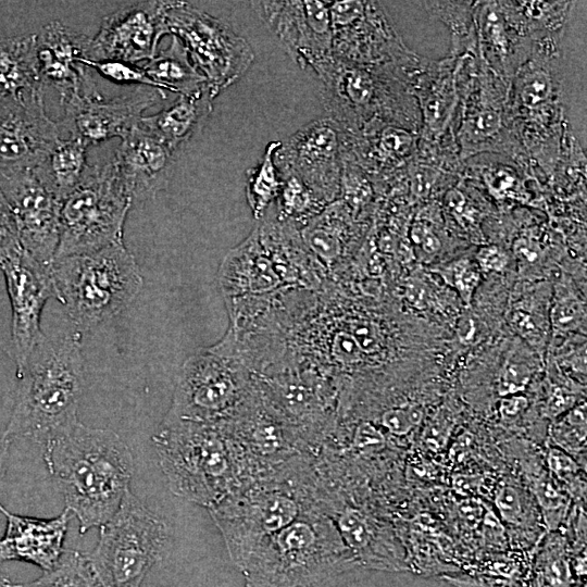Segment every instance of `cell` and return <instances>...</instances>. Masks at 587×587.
Segmentation results:
<instances>
[{"label": "cell", "mask_w": 587, "mask_h": 587, "mask_svg": "<svg viewBox=\"0 0 587 587\" xmlns=\"http://www.w3.org/2000/svg\"><path fill=\"white\" fill-rule=\"evenodd\" d=\"M43 460L75 515L79 533L107 523L118 509L134 475L128 446L113 430L80 422L42 445Z\"/></svg>", "instance_id": "cell-1"}, {"label": "cell", "mask_w": 587, "mask_h": 587, "mask_svg": "<svg viewBox=\"0 0 587 587\" xmlns=\"http://www.w3.org/2000/svg\"><path fill=\"white\" fill-rule=\"evenodd\" d=\"M83 335L43 333L24 365L14 407L0 442L27 438L41 446L78 423V407L84 391L85 364Z\"/></svg>", "instance_id": "cell-2"}, {"label": "cell", "mask_w": 587, "mask_h": 587, "mask_svg": "<svg viewBox=\"0 0 587 587\" xmlns=\"http://www.w3.org/2000/svg\"><path fill=\"white\" fill-rule=\"evenodd\" d=\"M317 489L315 457L298 455L208 509L234 564L239 569L261 542L315 505Z\"/></svg>", "instance_id": "cell-3"}, {"label": "cell", "mask_w": 587, "mask_h": 587, "mask_svg": "<svg viewBox=\"0 0 587 587\" xmlns=\"http://www.w3.org/2000/svg\"><path fill=\"white\" fill-rule=\"evenodd\" d=\"M152 441L170 490L207 509L259 476L223 422L163 417Z\"/></svg>", "instance_id": "cell-4"}, {"label": "cell", "mask_w": 587, "mask_h": 587, "mask_svg": "<svg viewBox=\"0 0 587 587\" xmlns=\"http://www.w3.org/2000/svg\"><path fill=\"white\" fill-rule=\"evenodd\" d=\"M357 562L320 501L265 539L239 567L245 587H319Z\"/></svg>", "instance_id": "cell-5"}, {"label": "cell", "mask_w": 587, "mask_h": 587, "mask_svg": "<svg viewBox=\"0 0 587 587\" xmlns=\"http://www.w3.org/2000/svg\"><path fill=\"white\" fill-rule=\"evenodd\" d=\"M51 273L55 298L82 335L120 315L143 287L140 267L124 243L55 259Z\"/></svg>", "instance_id": "cell-6"}, {"label": "cell", "mask_w": 587, "mask_h": 587, "mask_svg": "<svg viewBox=\"0 0 587 587\" xmlns=\"http://www.w3.org/2000/svg\"><path fill=\"white\" fill-rule=\"evenodd\" d=\"M133 202L113 157L89 164L79 184L61 202L54 260L124 243L125 221Z\"/></svg>", "instance_id": "cell-7"}, {"label": "cell", "mask_w": 587, "mask_h": 587, "mask_svg": "<svg viewBox=\"0 0 587 587\" xmlns=\"http://www.w3.org/2000/svg\"><path fill=\"white\" fill-rule=\"evenodd\" d=\"M87 554L103 587H140L168 542L166 523L128 489Z\"/></svg>", "instance_id": "cell-8"}, {"label": "cell", "mask_w": 587, "mask_h": 587, "mask_svg": "<svg viewBox=\"0 0 587 587\" xmlns=\"http://www.w3.org/2000/svg\"><path fill=\"white\" fill-rule=\"evenodd\" d=\"M254 388L252 372L213 347L185 360L176 378L168 420L222 422L233 416Z\"/></svg>", "instance_id": "cell-9"}, {"label": "cell", "mask_w": 587, "mask_h": 587, "mask_svg": "<svg viewBox=\"0 0 587 587\" xmlns=\"http://www.w3.org/2000/svg\"><path fill=\"white\" fill-rule=\"evenodd\" d=\"M166 23L214 97L239 79L254 60L249 42L229 24L188 2L171 1Z\"/></svg>", "instance_id": "cell-10"}, {"label": "cell", "mask_w": 587, "mask_h": 587, "mask_svg": "<svg viewBox=\"0 0 587 587\" xmlns=\"http://www.w3.org/2000/svg\"><path fill=\"white\" fill-rule=\"evenodd\" d=\"M346 132L333 118H315L282 141L275 152L280 174H294L326 204L340 195Z\"/></svg>", "instance_id": "cell-11"}, {"label": "cell", "mask_w": 587, "mask_h": 587, "mask_svg": "<svg viewBox=\"0 0 587 587\" xmlns=\"http://www.w3.org/2000/svg\"><path fill=\"white\" fill-rule=\"evenodd\" d=\"M0 189L14 215L23 250L51 267L59 245L61 202L36 167L0 173Z\"/></svg>", "instance_id": "cell-12"}, {"label": "cell", "mask_w": 587, "mask_h": 587, "mask_svg": "<svg viewBox=\"0 0 587 587\" xmlns=\"http://www.w3.org/2000/svg\"><path fill=\"white\" fill-rule=\"evenodd\" d=\"M171 1H138L102 18L89 38L85 59L114 60L130 64L157 54L161 38L170 35L166 10Z\"/></svg>", "instance_id": "cell-13"}, {"label": "cell", "mask_w": 587, "mask_h": 587, "mask_svg": "<svg viewBox=\"0 0 587 587\" xmlns=\"http://www.w3.org/2000/svg\"><path fill=\"white\" fill-rule=\"evenodd\" d=\"M165 98L164 91L145 86L109 99L98 90L73 95L61 102L64 116L59 122L62 129L89 147L116 137L123 139L139 124L147 109Z\"/></svg>", "instance_id": "cell-14"}, {"label": "cell", "mask_w": 587, "mask_h": 587, "mask_svg": "<svg viewBox=\"0 0 587 587\" xmlns=\"http://www.w3.org/2000/svg\"><path fill=\"white\" fill-rule=\"evenodd\" d=\"M251 7L303 70L332 54V22L328 1H252Z\"/></svg>", "instance_id": "cell-15"}, {"label": "cell", "mask_w": 587, "mask_h": 587, "mask_svg": "<svg viewBox=\"0 0 587 587\" xmlns=\"http://www.w3.org/2000/svg\"><path fill=\"white\" fill-rule=\"evenodd\" d=\"M10 299L11 354L18 371L39 341L41 313L48 299L55 298L51 267L24 250L0 266Z\"/></svg>", "instance_id": "cell-16"}, {"label": "cell", "mask_w": 587, "mask_h": 587, "mask_svg": "<svg viewBox=\"0 0 587 587\" xmlns=\"http://www.w3.org/2000/svg\"><path fill=\"white\" fill-rule=\"evenodd\" d=\"M60 122L46 113L43 97L0 105V173L41 164L61 138Z\"/></svg>", "instance_id": "cell-17"}, {"label": "cell", "mask_w": 587, "mask_h": 587, "mask_svg": "<svg viewBox=\"0 0 587 587\" xmlns=\"http://www.w3.org/2000/svg\"><path fill=\"white\" fill-rule=\"evenodd\" d=\"M332 54L335 59L366 66L392 52V32L378 5L367 1H328Z\"/></svg>", "instance_id": "cell-18"}, {"label": "cell", "mask_w": 587, "mask_h": 587, "mask_svg": "<svg viewBox=\"0 0 587 587\" xmlns=\"http://www.w3.org/2000/svg\"><path fill=\"white\" fill-rule=\"evenodd\" d=\"M311 70L319 80L328 117L345 132L357 128L376 112L380 100L379 82L365 66L332 57Z\"/></svg>", "instance_id": "cell-19"}, {"label": "cell", "mask_w": 587, "mask_h": 587, "mask_svg": "<svg viewBox=\"0 0 587 587\" xmlns=\"http://www.w3.org/2000/svg\"><path fill=\"white\" fill-rule=\"evenodd\" d=\"M319 500L357 563L379 567L397 563V538L383 521L320 484Z\"/></svg>", "instance_id": "cell-20"}, {"label": "cell", "mask_w": 587, "mask_h": 587, "mask_svg": "<svg viewBox=\"0 0 587 587\" xmlns=\"http://www.w3.org/2000/svg\"><path fill=\"white\" fill-rule=\"evenodd\" d=\"M89 38L52 21L36 34L37 59L42 82L55 88L61 102L73 95L97 91L79 60L85 58Z\"/></svg>", "instance_id": "cell-21"}, {"label": "cell", "mask_w": 587, "mask_h": 587, "mask_svg": "<svg viewBox=\"0 0 587 587\" xmlns=\"http://www.w3.org/2000/svg\"><path fill=\"white\" fill-rule=\"evenodd\" d=\"M177 155L138 125L121 139L113 155L116 171L133 201L154 198L173 175Z\"/></svg>", "instance_id": "cell-22"}, {"label": "cell", "mask_w": 587, "mask_h": 587, "mask_svg": "<svg viewBox=\"0 0 587 587\" xmlns=\"http://www.w3.org/2000/svg\"><path fill=\"white\" fill-rule=\"evenodd\" d=\"M7 526L0 538V562L20 561L48 571L64 552V539L72 513L64 511L52 519L20 515L0 503Z\"/></svg>", "instance_id": "cell-23"}, {"label": "cell", "mask_w": 587, "mask_h": 587, "mask_svg": "<svg viewBox=\"0 0 587 587\" xmlns=\"http://www.w3.org/2000/svg\"><path fill=\"white\" fill-rule=\"evenodd\" d=\"M217 279L225 301L241 297L267 296L285 288L255 227L242 242L225 255Z\"/></svg>", "instance_id": "cell-24"}, {"label": "cell", "mask_w": 587, "mask_h": 587, "mask_svg": "<svg viewBox=\"0 0 587 587\" xmlns=\"http://www.w3.org/2000/svg\"><path fill=\"white\" fill-rule=\"evenodd\" d=\"M213 96L208 84L190 96H179L170 107L142 116L138 126L163 142L178 155L186 143L202 128L213 110Z\"/></svg>", "instance_id": "cell-25"}, {"label": "cell", "mask_w": 587, "mask_h": 587, "mask_svg": "<svg viewBox=\"0 0 587 587\" xmlns=\"http://www.w3.org/2000/svg\"><path fill=\"white\" fill-rule=\"evenodd\" d=\"M36 34L0 38V105L43 97Z\"/></svg>", "instance_id": "cell-26"}, {"label": "cell", "mask_w": 587, "mask_h": 587, "mask_svg": "<svg viewBox=\"0 0 587 587\" xmlns=\"http://www.w3.org/2000/svg\"><path fill=\"white\" fill-rule=\"evenodd\" d=\"M87 148L77 137L60 138L36 167L43 183L60 202L84 177L89 166Z\"/></svg>", "instance_id": "cell-27"}, {"label": "cell", "mask_w": 587, "mask_h": 587, "mask_svg": "<svg viewBox=\"0 0 587 587\" xmlns=\"http://www.w3.org/2000/svg\"><path fill=\"white\" fill-rule=\"evenodd\" d=\"M350 213L342 200H335L300 229L305 247L317 261L330 265L341 255Z\"/></svg>", "instance_id": "cell-28"}, {"label": "cell", "mask_w": 587, "mask_h": 587, "mask_svg": "<svg viewBox=\"0 0 587 587\" xmlns=\"http://www.w3.org/2000/svg\"><path fill=\"white\" fill-rule=\"evenodd\" d=\"M142 68L163 91L179 96L193 95L207 85L205 78L195 67L187 50L175 36H172L168 47L157 53Z\"/></svg>", "instance_id": "cell-29"}, {"label": "cell", "mask_w": 587, "mask_h": 587, "mask_svg": "<svg viewBox=\"0 0 587 587\" xmlns=\"http://www.w3.org/2000/svg\"><path fill=\"white\" fill-rule=\"evenodd\" d=\"M282 141L266 145L258 164L247 171L246 197L255 220H262L279 196L283 178L275 163V152Z\"/></svg>", "instance_id": "cell-30"}, {"label": "cell", "mask_w": 587, "mask_h": 587, "mask_svg": "<svg viewBox=\"0 0 587 587\" xmlns=\"http://www.w3.org/2000/svg\"><path fill=\"white\" fill-rule=\"evenodd\" d=\"M280 176L283 186L275 202V215L301 229L327 204L296 175L280 174Z\"/></svg>", "instance_id": "cell-31"}, {"label": "cell", "mask_w": 587, "mask_h": 587, "mask_svg": "<svg viewBox=\"0 0 587 587\" xmlns=\"http://www.w3.org/2000/svg\"><path fill=\"white\" fill-rule=\"evenodd\" d=\"M14 587H103L88 555L78 550H64L53 567L37 579L14 584Z\"/></svg>", "instance_id": "cell-32"}, {"label": "cell", "mask_w": 587, "mask_h": 587, "mask_svg": "<svg viewBox=\"0 0 587 587\" xmlns=\"http://www.w3.org/2000/svg\"><path fill=\"white\" fill-rule=\"evenodd\" d=\"M554 337L569 334H586V302L562 278L554 288L549 312Z\"/></svg>", "instance_id": "cell-33"}, {"label": "cell", "mask_w": 587, "mask_h": 587, "mask_svg": "<svg viewBox=\"0 0 587 587\" xmlns=\"http://www.w3.org/2000/svg\"><path fill=\"white\" fill-rule=\"evenodd\" d=\"M554 444L565 452H582L586 447V402L582 401L567 410L550 427Z\"/></svg>", "instance_id": "cell-34"}, {"label": "cell", "mask_w": 587, "mask_h": 587, "mask_svg": "<svg viewBox=\"0 0 587 587\" xmlns=\"http://www.w3.org/2000/svg\"><path fill=\"white\" fill-rule=\"evenodd\" d=\"M452 287L465 305H470L480 282L478 266L466 258L457 259L433 270Z\"/></svg>", "instance_id": "cell-35"}, {"label": "cell", "mask_w": 587, "mask_h": 587, "mask_svg": "<svg viewBox=\"0 0 587 587\" xmlns=\"http://www.w3.org/2000/svg\"><path fill=\"white\" fill-rule=\"evenodd\" d=\"M79 62L86 67H91L104 78L117 84H140L163 91L160 86L152 80L142 67L135 64L114 60H89L82 58ZM165 92V91H164Z\"/></svg>", "instance_id": "cell-36"}, {"label": "cell", "mask_w": 587, "mask_h": 587, "mask_svg": "<svg viewBox=\"0 0 587 587\" xmlns=\"http://www.w3.org/2000/svg\"><path fill=\"white\" fill-rule=\"evenodd\" d=\"M346 150V149H345ZM340 193L351 212H358L372 197V188L364 174L350 162L345 151L341 160Z\"/></svg>", "instance_id": "cell-37"}, {"label": "cell", "mask_w": 587, "mask_h": 587, "mask_svg": "<svg viewBox=\"0 0 587 587\" xmlns=\"http://www.w3.org/2000/svg\"><path fill=\"white\" fill-rule=\"evenodd\" d=\"M501 115L496 109H480L463 122L460 136L463 145L486 140L499 132Z\"/></svg>", "instance_id": "cell-38"}, {"label": "cell", "mask_w": 587, "mask_h": 587, "mask_svg": "<svg viewBox=\"0 0 587 587\" xmlns=\"http://www.w3.org/2000/svg\"><path fill=\"white\" fill-rule=\"evenodd\" d=\"M534 374V369L524 361L507 359L498 374L497 390L499 395L507 397L520 395L529 384Z\"/></svg>", "instance_id": "cell-39"}, {"label": "cell", "mask_w": 587, "mask_h": 587, "mask_svg": "<svg viewBox=\"0 0 587 587\" xmlns=\"http://www.w3.org/2000/svg\"><path fill=\"white\" fill-rule=\"evenodd\" d=\"M328 358L332 363L342 367L360 364L365 354L347 329H339L330 335L327 342Z\"/></svg>", "instance_id": "cell-40"}, {"label": "cell", "mask_w": 587, "mask_h": 587, "mask_svg": "<svg viewBox=\"0 0 587 587\" xmlns=\"http://www.w3.org/2000/svg\"><path fill=\"white\" fill-rule=\"evenodd\" d=\"M422 419V409L417 404L409 403L385 410L379 417V424L391 435L404 436L415 428Z\"/></svg>", "instance_id": "cell-41"}, {"label": "cell", "mask_w": 587, "mask_h": 587, "mask_svg": "<svg viewBox=\"0 0 587 587\" xmlns=\"http://www.w3.org/2000/svg\"><path fill=\"white\" fill-rule=\"evenodd\" d=\"M23 251L12 210L0 189V266Z\"/></svg>", "instance_id": "cell-42"}, {"label": "cell", "mask_w": 587, "mask_h": 587, "mask_svg": "<svg viewBox=\"0 0 587 587\" xmlns=\"http://www.w3.org/2000/svg\"><path fill=\"white\" fill-rule=\"evenodd\" d=\"M521 490L512 485L501 486L496 495L495 504L502 519L516 526H521L527 522L529 513Z\"/></svg>", "instance_id": "cell-43"}, {"label": "cell", "mask_w": 587, "mask_h": 587, "mask_svg": "<svg viewBox=\"0 0 587 587\" xmlns=\"http://www.w3.org/2000/svg\"><path fill=\"white\" fill-rule=\"evenodd\" d=\"M552 90L549 74L541 68L527 72L521 80L520 100L528 108L539 107L548 100Z\"/></svg>", "instance_id": "cell-44"}, {"label": "cell", "mask_w": 587, "mask_h": 587, "mask_svg": "<svg viewBox=\"0 0 587 587\" xmlns=\"http://www.w3.org/2000/svg\"><path fill=\"white\" fill-rule=\"evenodd\" d=\"M412 145L411 135L402 128L387 126L376 139V152L383 159H398L408 153Z\"/></svg>", "instance_id": "cell-45"}, {"label": "cell", "mask_w": 587, "mask_h": 587, "mask_svg": "<svg viewBox=\"0 0 587 587\" xmlns=\"http://www.w3.org/2000/svg\"><path fill=\"white\" fill-rule=\"evenodd\" d=\"M364 354H376L383 349V334L376 323L367 319H353L347 325Z\"/></svg>", "instance_id": "cell-46"}, {"label": "cell", "mask_w": 587, "mask_h": 587, "mask_svg": "<svg viewBox=\"0 0 587 587\" xmlns=\"http://www.w3.org/2000/svg\"><path fill=\"white\" fill-rule=\"evenodd\" d=\"M508 317L511 327L528 341L538 342L542 339L540 325H538L536 317L529 310L521 305H514L510 310Z\"/></svg>", "instance_id": "cell-47"}, {"label": "cell", "mask_w": 587, "mask_h": 587, "mask_svg": "<svg viewBox=\"0 0 587 587\" xmlns=\"http://www.w3.org/2000/svg\"><path fill=\"white\" fill-rule=\"evenodd\" d=\"M535 494L545 513H550L548 519L557 520L555 514L564 509L567 502L564 496L555 485L548 478H542L535 484Z\"/></svg>", "instance_id": "cell-48"}, {"label": "cell", "mask_w": 587, "mask_h": 587, "mask_svg": "<svg viewBox=\"0 0 587 587\" xmlns=\"http://www.w3.org/2000/svg\"><path fill=\"white\" fill-rule=\"evenodd\" d=\"M547 461L551 473L559 480L571 486L575 485L578 465L567 452L559 448H551Z\"/></svg>", "instance_id": "cell-49"}, {"label": "cell", "mask_w": 587, "mask_h": 587, "mask_svg": "<svg viewBox=\"0 0 587 587\" xmlns=\"http://www.w3.org/2000/svg\"><path fill=\"white\" fill-rule=\"evenodd\" d=\"M475 258L479 271L484 273H502L510 262L508 253L496 245L480 247Z\"/></svg>", "instance_id": "cell-50"}, {"label": "cell", "mask_w": 587, "mask_h": 587, "mask_svg": "<svg viewBox=\"0 0 587 587\" xmlns=\"http://www.w3.org/2000/svg\"><path fill=\"white\" fill-rule=\"evenodd\" d=\"M410 238L427 255L436 254L441 249V241L430 225L424 221H415L410 228Z\"/></svg>", "instance_id": "cell-51"}, {"label": "cell", "mask_w": 587, "mask_h": 587, "mask_svg": "<svg viewBox=\"0 0 587 587\" xmlns=\"http://www.w3.org/2000/svg\"><path fill=\"white\" fill-rule=\"evenodd\" d=\"M513 250L523 266L537 265L544 259L540 242L529 236H521L513 245Z\"/></svg>", "instance_id": "cell-52"}, {"label": "cell", "mask_w": 587, "mask_h": 587, "mask_svg": "<svg viewBox=\"0 0 587 587\" xmlns=\"http://www.w3.org/2000/svg\"><path fill=\"white\" fill-rule=\"evenodd\" d=\"M574 405L575 398L566 392L564 388L554 386L548 396L545 412L547 415L555 417L562 413H565Z\"/></svg>", "instance_id": "cell-53"}, {"label": "cell", "mask_w": 587, "mask_h": 587, "mask_svg": "<svg viewBox=\"0 0 587 587\" xmlns=\"http://www.w3.org/2000/svg\"><path fill=\"white\" fill-rule=\"evenodd\" d=\"M446 205L460 223L463 220L470 223L474 221L475 210L472 207H469L464 195L460 190L451 189L446 195Z\"/></svg>", "instance_id": "cell-54"}, {"label": "cell", "mask_w": 587, "mask_h": 587, "mask_svg": "<svg viewBox=\"0 0 587 587\" xmlns=\"http://www.w3.org/2000/svg\"><path fill=\"white\" fill-rule=\"evenodd\" d=\"M486 184L495 196L504 198L513 195L515 178L509 172L499 170L486 175Z\"/></svg>", "instance_id": "cell-55"}, {"label": "cell", "mask_w": 587, "mask_h": 587, "mask_svg": "<svg viewBox=\"0 0 587 587\" xmlns=\"http://www.w3.org/2000/svg\"><path fill=\"white\" fill-rule=\"evenodd\" d=\"M412 191L416 197H426L435 182L436 172L428 167H416L411 175Z\"/></svg>", "instance_id": "cell-56"}, {"label": "cell", "mask_w": 587, "mask_h": 587, "mask_svg": "<svg viewBox=\"0 0 587 587\" xmlns=\"http://www.w3.org/2000/svg\"><path fill=\"white\" fill-rule=\"evenodd\" d=\"M528 401L522 395L503 397L500 402V413L503 417H513L527 408Z\"/></svg>", "instance_id": "cell-57"}, {"label": "cell", "mask_w": 587, "mask_h": 587, "mask_svg": "<svg viewBox=\"0 0 587 587\" xmlns=\"http://www.w3.org/2000/svg\"><path fill=\"white\" fill-rule=\"evenodd\" d=\"M8 449H9L8 445L0 442V475H1L2 470H3V464H4V461H5Z\"/></svg>", "instance_id": "cell-58"}, {"label": "cell", "mask_w": 587, "mask_h": 587, "mask_svg": "<svg viewBox=\"0 0 587 587\" xmlns=\"http://www.w3.org/2000/svg\"><path fill=\"white\" fill-rule=\"evenodd\" d=\"M0 587H14V584L0 571Z\"/></svg>", "instance_id": "cell-59"}]
</instances>
